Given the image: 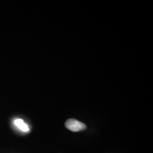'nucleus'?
Listing matches in <instances>:
<instances>
[{
    "instance_id": "obj_2",
    "label": "nucleus",
    "mask_w": 153,
    "mask_h": 153,
    "mask_svg": "<svg viewBox=\"0 0 153 153\" xmlns=\"http://www.w3.org/2000/svg\"><path fill=\"white\" fill-rule=\"evenodd\" d=\"M14 124L22 131H25V132L29 131L28 126L22 119H16L14 121Z\"/></svg>"
},
{
    "instance_id": "obj_1",
    "label": "nucleus",
    "mask_w": 153,
    "mask_h": 153,
    "mask_svg": "<svg viewBox=\"0 0 153 153\" xmlns=\"http://www.w3.org/2000/svg\"><path fill=\"white\" fill-rule=\"evenodd\" d=\"M65 126L68 129L73 131H81L86 128L84 123L74 119H70L66 121Z\"/></svg>"
}]
</instances>
